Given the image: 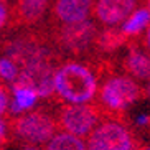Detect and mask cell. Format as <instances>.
Listing matches in <instances>:
<instances>
[{"mask_svg": "<svg viewBox=\"0 0 150 150\" xmlns=\"http://www.w3.org/2000/svg\"><path fill=\"white\" fill-rule=\"evenodd\" d=\"M54 93L68 104H86L97 93V74L81 63H64L54 69Z\"/></svg>", "mask_w": 150, "mask_h": 150, "instance_id": "6da1fadb", "label": "cell"}, {"mask_svg": "<svg viewBox=\"0 0 150 150\" xmlns=\"http://www.w3.org/2000/svg\"><path fill=\"white\" fill-rule=\"evenodd\" d=\"M142 97V88L130 76L112 74L104 79L99 93V104L109 114H119Z\"/></svg>", "mask_w": 150, "mask_h": 150, "instance_id": "7a4b0ae2", "label": "cell"}, {"mask_svg": "<svg viewBox=\"0 0 150 150\" xmlns=\"http://www.w3.org/2000/svg\"><path fill=\"white\" fill-rule=\"evenodd\" d=\"M97 31V25L89 20L61 23L53 27L51 40L61 51H66L69 54H86L96 48Z\"/></svg>", "mask_w": 150, "mask_h": 150, "instance_id": "3957f363", "label": "cell"}, {"mask_svg": "<svg viewBox=\"0 0 150 150\" xmlns=\"http://www.w3.org/2000/svg\"><path fill=\"white\" fill-rule=\"evenodd\" d=\"M137 142L132 130L114 119L101 120L88 135L86 150H135Z\"/></svg>", "mask_w": 150, "mask_h": 150, "instance_id": "277c9868", "label": "cell"}, {"mask_svg": "<svg viewBox=\"0 0 150 150\" xmlns=\"http://www.w3.org/2000/svg\"><path fill=\"white\" fill-rule=\"evenodd\" d=\"M102 120V109L97 104H66L59 109L58 122L61 129L76 137H86Z\"/></svg>", "mask_w": 150, "mask_h": 150, "instance_id": "5b68a950", "label": "cell"}, {"mask_svg": "<svg viewBox=\"0 0 150 150\" xmlns=\"http://www.w3.org/2000/svg\"><path fill=\"white\" fill-rule=\"evenodd\" d=\"M53 58H40L20 68L17 79L12 84L25 86L35 91L38 97H51L54 94V64Z\"/></svg>", "mask_w": 150, "mask_h": 150, "instance_id": "8992f818", "label": "cell"}, {"mask_svg": "<svg viewBox=\"0 0 150 150\" xmlns=\"http://www.w3.org/2000/svg\"><path fill=\"white\" fill-rule=\"evenodd\" d=\"M12 129L15 135L28 144H46L56 132V120L46 112L33 110L15 119Z\"/></svg>", "mask_w": 150, "mask_h": 150, "instance_id": "52a82bcc", "label": "cell"}, {"mask_svg": "<svg viewBox=\"0 0 150 150\" xmlns=\"http://www.w3.org/2000/svg\"><path fill=\"white\" fill-rule=\"evenodd\" d=\"M51 0H17L10 15L12 27H35L46 17Z\"/></svg>", "mask_w": 150, "mask_h": 150, "instance_id": "ba28073f", "label": "cell"}, {"mask_svg": "<svg viewBox=\"0 0 150 150\" xmlns=\"http://www.w3.org/2000/svg\"><path fill=\"white\" fill-rule=\"evenodd\" d=\"M137 0H96L94 15L106 27H117L135 10Z\"/></svg>", "mask_w": 150, "mask_h": 150, "instance_id": "9c48e42d", "label": "cell"}, {"mask_svg": "<svg viewBox=\"0 0 150 150\" xmlns=\"http://www.w3.org/2000/svg\"><path fill=\"white\" fill-rule=\"evenodd\" d=\"M94 0H56L53 5L54 18L61 23L83 22L93 12Z\"/></svg>", "mask_w": 150, "mask_h": 150, "instance_id": "30bf717a", "label": "cell"}, {"mask_svg": "<svg viewBox=\"0 0 150 150\" xmlns=\"http://www.w3.org/2000/svg\"><path fill=\"white\" fill-rule=\"evenodd\" d=\"M140 35L132 36L129 41V53L124 58V68L129 73L130 78H135L139 81H145L149 78V71H150V63L149 56L145 51L140 50Z\"/></svg>", "mask_w": 150, "mask_h": 150, "instance_id": "8fae6325", "label": "cell"}, {"mask_svg": "<svg viewBox=\"0 0 150 150\" xmlns=\"http://www.w3.org/2000/svg\"><path fill=\"white\" fill-rule=\"evenodd\" d=\"M132 36H127L122 31V28L107 27L104 30L97 31L96 36V50L102 53H112L115 50H119L124 45H129Z\"/></svg>", "mask_w": 150, "mask_h": 150, "instance_id": "7c38bea8", "label": "cell"}, {"mask_svg": "<svg viewBox=\"0 0 150 150\" xmlns=\"http://www.w3.org/2000/svg\"><path fill=\"white\" fill-rule=\"evenodd\" d=\"M36 101H38V96L35 94V91L25 86L12 84V102H8V107L13 114H23L33 109Z\"/></svg>", "mask_w": 150, "mask_h": 150, "instance_id": "4fadbf2b", "label": "cell"}, {"mask_svg": "<svg viewBox=\"0 0 150 150\" xmlns=\"http://www.w3.org/2000/svg\"><path fill=\"white\" fill-rule=\"evenodd\" d=\"M46 150H86V144L81 137L59 130L46 142Z\"/></svg>", "mask_w": 150, "mask_h": 150, "instance_id": "5bb4252c", "label": "cell"}, {"mask_svg": "<svg viewBox=\"0 0 150 150\" xmlns=\"http://www.w3.org/2000/svg\"><path fill=\"white\" fill-rule=\"evenodd\" d=\"M147 25H149V7L144 5L142 8L135 10L127 17V20L124 22L122 31L127 36H137L142 31H145Z\"/></svg>", "mask_w": 150, "mask_h": 150, "instance_id": "9a60e30c", "label": "cell"}, {"mask_svg": "<svg viewBox=\"0 0 150 150\" xmlns=\"http://www.w3.org/2000/svg\"><path fill=\"white\" fill-rule=\"evenodd\" d=\"M18 71L20 69H18L15 61H12V59L7 58V56L0 58V76H2L7 83H13V81L17 79Z\"/></svg>", "mask_w": 150, "mask_h": 150, "instance_id": "2e32d148", "label": "cell"}, {"mask_svg": "<svg viewBox=\"0 0 150 150\" xmlns=\"http://www.w3.org/2000/svg\"><path fill=\"white\" fill-rule=\"evenodd\" d=\"M8 107V93H7V89L0 84V117L4 114L5 110Z\"/></svg>", "mask_w": 150, "mask_h": 150, "instance_id": "e0dca14e", "label": "cell"}, {"mask_svg": "<svg viewBox=\"0 0 150 150\" xmlns=\"http://www.w3.org/2000/svg\"><path fill=\"white\" fill-rule=\"evenodd\" d=\"M8 20V10H7V5L0 4V28L4 27Z\"/></svg>", "mask_w": 150, "mask_h": 150, "instance_id": "ac0fdd59", "label": "cell"}, {"mask_svg": "<svg viewBox=\"0 0 150 150\" xmlns=\"http://www.w3.org/2000/svg\"><path fill=\"white\" fill-rule=\"evenodd\" d=\"M5 135H7V124L4 122V119L0 117V144L4 142Z\"/></svg>", "mask_w": 150, "mask_h": 150, "instance_id": "d6986e66", "label": "cell"}, {"mask_svg": "<svg viewBox=\"0 0 150 150\" xmlns=\"http://www.w3.org/2000/svg\"><path fill=\"white\" fill-rule=\"evenodd\" d=\"M137 122H139V125H147V124H149V115L144 114L142 117H139V120H137Z\"/></svg>", "mask_w": 150, "mask_h": 150, "instance_id": "ffe728a7", "label": "cell"}, {"mask_svg": "<svg viewBox=\"0 0 150 150\" xmlns=\"http://www.w3.org/2000/svg\"><path fill=\"white\" fill-rule=\"evenodd\" d=\"M25 150H38V149H25Z\"/></svg>", "mask_w": 150, "mask_h": 150, "instance_id": "44dd1931", "label": "cell"}, {"mask_svg": "<svg viewBox=\"0 0 150 150\" xmlns=\"http://www.w3.org/2000/svg\"><path fill=\"white\" fill-rule=\"evenodd\" d=\"M142 150H149V147H144V149H142Z\"/></svg>", "mask_w": 150, "mask_h": 150, "instance_id": "7402d4cb", "label": "cell"}, {"mask_svg": "<svg viewBox=\"0 0 150 150\" xmlns=\"http://www.w3.org/2000/svg\"><path fill=\"white\" fill-rule=\"evenodd\" d=\"M147 2H149V0H144V4H147Z\"/></svg>", "mask_w": 150, "mask_h": 150, "instance_id": "603a6c76", "label": "cell"}]
</instances>
